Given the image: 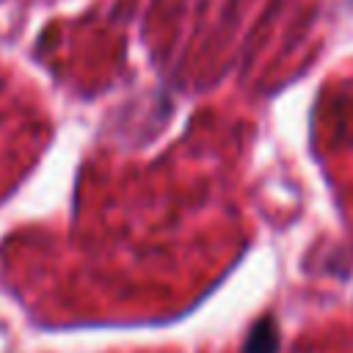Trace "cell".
I'll use <instances>...</instances> for the list:
<instances>
[{
  "instance_id": "cell-1",
  "label": "cell",
  "mask_w": 353,
  "mask_h": 353,
  "mask_svg": "<svg viewBox=\"0 0 353 353\" xmlns=\"http://www.w3.org/2000/svg\"><path fill=\"white\" fill-rule=\"evenodd\" d=\"M279 347H281L279 323L270 314L256 317V323L248 328L243 339V353H279Z\"/></svg>"
}]
</instances>
